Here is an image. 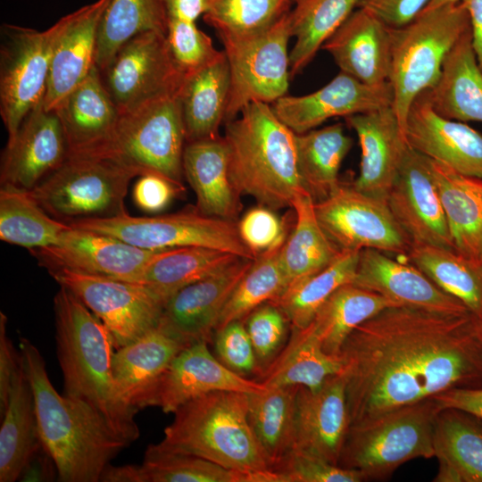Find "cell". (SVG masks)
I'll use <instances>...</instances> for the list:
<instances>
[{"label": "cell", "instance_id": "cell-1", "mask_svg": "<svg viewBox=\"0 0 482 482\" xmlns=\"http://www.w3.org/2000/svg\"><path fill=\"white\" fill-rule=\"evenodd\" d=\"M339 358L353 425L453 388L482 387V321L389 306L349 335Z\"/></svg>", "mask_w": 482, "mask_h": 482}, {"label": "cell", "instance_id": "cell-2", "mask_svg": "<svg viewBox=\"0 0 482 482\" xmlns=\"http://www.w3.org/2000/svg\"><path fill=\"white\" fill-rule=\"evenodd\" d=\"M19 349L35 397L41 443L55 461L58 481L99 482L104 468L130 444L90 405L56 391L31 341L21 337Z\"/></svg>", "mask_w": 482, "mask_h": 482}, {"label": "cell", "instance_id": "cell-3", "mask_svg": "<svg viewBox=\"0 0 482 482\" xmlns=\"http://www.w3.org/2000/svg\"><path fill=\"white\" fill-rule=\"evenodd\" d=\"M56 352L63 395L95 409L129 444L140 436L137 409L121 397L113 379L114 340L104 323L69 289L54 298Z\"/></svg>", "mask_w": 482, "mask_h": 482}, {"label": "cell", "instance_id": "cell-4", "mask_svg": "<svg viewBox=\"0 0 482 482\" xmlns=\"http://www.w3.org/2000/svg\"><path fill=\"white\" fill-rule=\"evenodd\" d=\"M224 125L229 172L237 192L274 211L292 208L295 197L307 192L298 167L296 134L262 102L248 104Z\"/></svg>", "mask_w": 482, "mask_h": 482}, {"label": "cell", "instance_id": "cell-5", "mask_svg": "<svg viewBox=\"0 0 482 482\" xmlns=\"http://www.w3.org/2000/svg\"><path fill=\"white\" fill-rule=\"evenodd\" d=\"M157 445L256 475L262 482H280L250 426L246 393L213 391L187 402Z\"/></svg>", "mask_w": 482, "mask_h": 482}, {"label": "cell", "instance_id": "cell-6", "mask_svg": "<svg viewBox=\"0 0 482 482\" xmlns=\"http://www.w3.org/2000/svg\"><path fill=\"white\" fill-rule=\"evenodd\" d=\"M470 29L469 12L461 2L424 9L409 23L391 28L392 107L403 134L411 104L436 84L446 55Z\"/></svg>", "mask_w": 482, "mask_h": 482}, {"label": "cell", "instance_id": "cell-7", "mask_svg": "<svg viewBox=\"0 0 482 482\" xmlns=\"http://www.w3.org/2000/svg\"><path fill=\"white\" fill-rule=\"evenodd\" d=\"M440 406L434 398L350 425L337 465L381 480L404 462L434 457L433 435Z\"/></svg>", "mask_w": 482, "mask_h": 482}, {"label": "cell", "instance_id": "cell-8", "mask_svg": "<svg viewBox=\"0 0 482 482\" xmlns=\"http://www.w3.org/2000/svg\"><path fill=\"white\" fill-rule=\"evenodd\" d=\"M178 95L120 112L112 138L94 157L111 159L137 176L162 177L184 189L183 153L187 138Z\"/></svg>", "mask_w": 482, "mask_h": 482}, {"label": "cell", "instance_id": "cell-9", "mask_svg": "<svg viewBox=\"0 0 482 482\" xmlns=\"http://www.w3.org/2000/svg\"><path fill=\"white\" fill-rule=\"evenodd\" d=\"M137 174L107 158L67 156L31 191L52 217L66 223L127 212L125 197Z\"/></svg>", "mask_w": 482, "mask_h": 482}, {"label": "cell", "instance_id": "cell-10", "mask_svg": "<svg viewBox=\"0 0 482 482\" xmlns=\"http://www.w3.org/2000/svg\"><path fill=\"white\" fill-rule=\"evenodd\" d=\"M68 224L148 250L203 246L255 260L242 242L236 221L205 215L196 208L153 217H133L125 212L108 218L77 220Z\"/></svg>", "mask_w": 482, "mask_h": 482}, {"label": "cell", "instance_id": "cell-11", "mask_svg": "<svg viewBox=\"0 0 482 482\" xmlns=\"http://www.w3.org/2000/svg\"><path fill=\"white\" fill-rule=\"evenodd\" d=\"M290 11L259 33L221 41L230 71L224 124L236 119L250 103L271 104L286 96L291 78Z\"/></svg>", "mask_w": 482, "mask_h": 482}, {"label": "cell", "instance_id": "cell-12", "mask_svg": "<svg viewBox=\"0 0 482 482\" xmlns=\"http://www.w3.org/2000/svg\"><path fill=\"white\" fill-rule=\"evenodd\" d=\"M63 25L46 30L4 23L0 44V114L14 137L22 120L46 94L53 51Z\"/></svg>", "mask_w": 482, "mask_h": 482}, {"label": "cell", "instance_id": "cell-13", "mask_svg": "<svg viewBox=\"0 0 482 482\" xmlns=\"http://www.w3.org/2000/svg\"><path fill=\"white\" fill-rule=\"evenodd\" d=\"M49 273L104 323L116 350L158 327L166 302L146 285L67 269Z\"/></svg>", "mask_w": 482, "mask_h": 482}, {"label": "cell", "instance_id": "cell-14", "mask_svg": "<svg viewBox=\"0 0 482 482\" xmlns=\"http://www.w3.org/2000/svg\"><path fill=\"white\" fill-rule=\"evenodd\" d=\"M100 73L120 112L178 95L185 78L171 55L166 34L157 31L130 38Z\"/></svg>", "mask_w": 482, "mask_h": 482}, {"label": "cell", "instance_id": "cell-15", "mask_svg": "<svg viewBox=\"0 0 482 482\" xmlns=\"http://www.w3.org/2000/svg\"><path fill=\"white\" fill-rule=\"evenodd\" d=\"M318 220L340 251L376 249L407 253L411 242L395 220L386 199L340 184L315 203Z\"/></svg>", "mask_w": 482, "mask_h": 482}, {"label": "cell", "instance_id": "cell-16", "mask_svg": "<svg viewBox=\"0 0 482 482\" xmlns=\"http://www.w3.org/2000/svg\"><path fill=\"white\" fill-rule=\"evenodd\" d=\"M160 251L71 226L55 245L30 250L48 271L67 269L138 284L145 267Z\"/></svg>", "mask_w": 482, "mask_h": 482}, {"label": "cell", "instance_id": "cell-17", "mask_svg": "<svg viewBox=\"0 0 482 482\" xmlns=\"http://www.w3.org/2000/svg\"><path fill=\"white\" fill-rule=\"evenodd\" d=\"M386 201L411 245L454 250L428 159L411 146L405 152Z\"/></svg>", "mask_w": 482, "mask_h": 482}, {"label": "cell", "instance_id": "cell-18", "mask_svg": "<svg viewBox=\"0 0 482 482\" xmlns=\"http://www.w3.org/2000/svg\"><path fill=\"white\" fill-rule=\"evenodd\" d=\"M266 389L261 382L248 379L222 364L212 354L208 342L199 341L183 348L154 386L142 397L137 409L159 407L165 413L213 391L253 393Z\"/></svg>", "mask_w": 482, "mask_h": 482}, {"label": "cell", "instance_id": "cell-19", "mask_svg": "<svg viewBox=\"0 0 482 482\" xmlns=\"http://www.w3.org/2000/svg\"><path fill=\"white\" fill-rule=\"evenodd\" d=\"M253 261L238 258L219 272L176 292L166 303L158 328L185 345L209 343L224 305Z\"/></svg>", "mask_w": 482, "mask_h": 482}, {"label": "cell", "instance_id": "cell-20", "mask_svg": "<svg viewBox=\"0 0 482 482\" xmlns=\"http://www.w3.org/2000/svg\"><path fill=\"white\" fill-rule=\"evenodd\" d=\"M390 83L366 85L340 71L328 84L304 96H284L270 104L276 116L295 134L317 129L326 120L392 106Z\"/></svg>", "mask_w": 482, "mask_h": 482}, {"label": "cell", "instance_id": "cell-21", "mask_svg": "<svg viewBox=\"0 0 482 482\" xmlns=\"http://www.w3.org/2000/svg\"><path fill=\"white\" fill-rule=\"evenodd\" d=\"M68 156L62 123L43 102L22 120L14 137L7 141L1 159V185L32 190Z\"/></svg>", "mask_w": 482, "mask_h": 482}, {"label": "cell", "instance_id": "cell-22", "mask_svg": "<svg viewBox=\"0 0 482 482\" xmlns=\"http://www.w3.org/2000/svg\"><path fill=\"white\" fill-rule=\"evenodd\" d=\"M409 146L469 177L482 179V135L462 121L438 114L429 89L411 104L404 130Z\"/></svg>", "mask_w": 482, "mask_h": 482}, {"label": "cell", "instance_id": "cell-23", "mask_svg": "<svg viewBox=\"0 0 482 482\" xmlns=\"http://www.w3.org/2000/svg\"><path fill=\"white\" fill-rule=\"evenodd\" d=\"M353 285L378 294L397 305L449 313L470 312L413 264L394 260L384 252H360Z\"/></svg>", "mask_w": 482, "mask_h": 482}, {"label": "cell", "instance_id": "cell-24", "mask_svg": "<svg viewBox=\"0 0 482 482\" xmlns=\"http://www.w3.org/2000/svg\"><path fill=\"white\" fill-rule=\"evenodd\" d=\"M349 427L345 382L341 373L328 377L315 391L299 386L295 449L337 465Z\"/></svg>", "mask_w": 482, "mask_h": 482}, {"label": "cell", "instance_id": "cell-25", "mask_svg": "<svg viewBox=\"0 0 482 482\" xmlns=\"http://www.w3.org/2000/svg\"><path fill=\"white\" fill-rule=\"evenodd\" d=\"M361 148L360 171L352 184L368 195L386 199L409 146L392 106L345 118Z\"/></svg>", "mask_w": 482, "mask_h": 482}, {"label": "cell", "instance_id": "cell-26", "mask_svg": "<svg viewBox=\"0 0 482 482\" xmlns=\"http://www.w3.org/2000/svg\"><path fill=\"white\" fill-rule=\"evenodd\" d=\"M111 1L96 0L62 17L43 100L46 110L54 111L96 65L98 29Z\"/></svg>", "mask_w": 482, "mask_h": 482}, {"label": "cell", "instance_id": "cell-27", "mask_svg": "<svg viewBox=\"0 0 482 482\" xmlns=\"http://www.w3.org/2000/svg\"><path fill=\"white\" fill-rule=\"evenodd\" d=\"M340 71L372 87L389 82L391 27L371 12L356 8L321 47Z\"/></svg>", "mask_w": 482, "mask_h": 482}, {"label": "cell", "instance_id": "cell-28", "mask_svg": "<svg viewBox=\"0 0 482 482\" xmlns=\"http://www.w3.org/2000/svg\"><path fill=\"white\" fill-rule=\"evenodd\" d=\"M54 111L63 129L68 156L96 155L112 138L120 118L96 65Z\"/></svg>", "mask_w": 482, "mask_h": 482}, {"label": "cell", "instance_id": "cell-29", "mask_svg": "<svg viewBox=\"0 0 482 482\" xmlns=\"http://www.w3.org/2000/svg\"><path fill=\"white\" fill-rule=\"evenodd\" d=\"M183 173L196 197V209L208 216L229 220L238 218L240 195L229 172L228 147L223 137L187 143Z\"/></svg>", "mask_w": 482, "mask_h": 482}, {"label": "cell", "instance_id": "cell-30", "mask_svg": "<svg viewBox=\"0 0 482 482\" xmlns=\"http://www.w3.org/2000/svg\"><path fill=\"white\" fill-rule=\"evenodd\" d=\"M438 461L435 482H482V420L446 408L437 413L433 435Z\"/></svg>", "mask_w": 482, "mask_h": 482}, {"label": "cell", "instance_id": "cell-31", "mask_svg": "<svg viewBox=\"0 0 482 482\" xmlns=\"http://www.w3.org/2000/svg\"><path fill=\"white\" fill-rule=\"evenodd\" d=\"M428 159L454 250L482 261V179L462 175Z\"/></svg>", "mask_w": 482, "mask_h": 482}, {"label": "cell", "instance_id": "cell-32", "mask_svg": "<svg viewBox=\"0 0 482 482\" xmlns=\"http://www.w3.org/2000/svg\"><path fill=\"white\" fill-rule=\"evenodd\" d=\"M429 96L435 111L445 118L482 122V70L472 46L471 29L446 55Z\"/></svg>", "mask_w": 482, "mask_h": 482}, {"label": "cell", "instance_id": "cell-33", "mask_svg": "<svg viewBox=\"0 0 482 482\" xmlns=\"http://www.w3.org/2000/svg\"><path fill=\"white\" fill-rule=\"evenodd\" d=\"M186 346L156 327L118 348L112 356V370L123 400L137 409L142 397Z\"/></svg>", "mask_w": 482, "mask_h": 482}, {"label": "cell", "instance_id": "cell-34", "mask_svg": "<svg viewBox=\"0 0 482 482\" xmlns=\"http://www.w3.org/2000/svg\"><path fill=\"white\" fill-rule=\"evenodd\" d=\"M229 92L230 71L225 53L205 68L185 76L178 96L187 143L220 136Z\"/></svg>", "mask_w": 482, "mask_h": 482}, {"label": "cell", "instance_id": "cell-35", "mask_svg": "<svg viewBox=\"0 0 482 482\" xmlns=\"http://www.w3.org/2000/svg\"><path fill=\"white\" fill-rule=\"evenodd\" d=\"M41 445L35 397L21 360L1 418L0 481L18 480L24 465Z\"/></svg>", "mask_w": 482, "mask_h": 482}, {"label": "cell", "instance_id": "cell-36", "mask_svg": "<svg viewBox=\"0 0 482 482\" xmlns=\"http://www.w3.org/2000/svg\"><path fill=\"white\" fill-rule=\"evenodd\" d=\"M292 209L295 224L279 253L287 286L325 269L342 252L321 228L308 192L295 197Z\"/></svg>", "mask_w": 482, "mask_h": 482}, {"label": "cell", "instance_id": "cell-37", "mask_svg": "<svg viewBox=\"0 0 482 482\" xmlns=\"http://www.w3.org/2000/svg\"><path fill=\"white\" fill-rule=\"evenodd\" d=\"M339 357L328 354L309 326L292 328L288 342L261 376L266 387L303 386L318 390L330 376L340 373Z\"/></svg>", "mask_w": 482, "mask_h": 482}, {"label": "cell", "instance_id": "cell-38", "mask_svg": "<svg viewBox=\"0 0 482 482\" xmlns=\"http://www.w3.org/2000/svg\"><path fill=\"white\" fill-rule=\"evenodd\" d=\"M298 389L272 386L247 394L250 426L274 472L295 448Z\"/></svg>", "mask_w": 482, "mask_h": 482}, {"label": "cell", "instance_id": "cell-39", "mask_svg": "<svg viewBox=\"0 0 482 482\" xmlns=\"http://www.w3.org/2000/svg\"><path fill=\"white\" fill-rule=\"evenodd\" d=\"M295 142L303 186L315 203L322 201L340 184L339 170L353 139L337 122L296 134Z\"/></svg>", "mask_w": 482, "mask_h": 482}, {"label": "cell", "instance_id": "cell-40", "mask_svg": "<svg viewBox=\"0 0 482 482\" xmlns=\"http://www.w3.org/2000/svg\"><path fill=\"white\" fill-rule=\"evenodd\" d=\"M407 255L411 264L482 321V261L430 245H411Z\"/></svg>", "mask_w": 482, "mask_h": 482}, {"label": "cell", "instance_id": "cell-41", "mask_svg": "<svg viewBox=\"0 0 482 482\" xmlns=\"http://www.w3.org/2000/svg\"><path fill=\"white\" fill-rule=\"evenodd\" d=\"M238 258L242 257L203 246L163 249L147 264L139 284L148 286L167 303L181 288L219 272Z\"/></svg>", "mask_w": 482, "mask_h": 482}, {"label": "cell", "instance_id": "cell-42", "mask_svg": "<svg viewBox=\"0 0 482 482\" xmlns=\"http://www.w3.org/2000/svg\"><path fill=\"white\" fill-rule=\"evenodd\" d=\"M397 305L386 297L352 283L337 289L308 325L329 355L339 357L349 335L383 309Z\"/></svg>", "mask_w": 482, "mask_h": 482}, {"label": "cell", "instance_id": "cell-43", "mask_svg": "<svg viewBox=\"0 0 482 482\" xmlns=\"http://www.w3.org/2000/svg\"><path fill=\"white\" fill-rule=\"evenodd\" d=\"M70 225L38 204L30 190L12 185L0 188V239L29 250L55 245Z\"/></svg>", "mask_w": 482, "mask_h": 482}, {"label": "cell", "instance_id": "cell-44", "mask_svg": "<svg viewBox=\"0 0 482 482\" xmlns=\"http://www.w3.org/2000/svg\"><path fill=\"white\" fill-rule=\"evenodd\" d=\"M358 0H295L289 13L295 38L289 52L294 77L311 62L324 43L356 9Z\"/></svg>", "mask_w": 482, "mask_h": 482}, {"label": "cell", "instance_id": "cell-45", "mask_svg": "<svg viewBox=\"0 0 482 482\" xmlns=\"http://www.w3.org/2000/svg\"><path fill=\"white\" fill-rule=\"evenodd\" d=\"M168 23L164 0H112L98 29L96 67L104 70L121 46L138 34H167Z\"/></svg>", "mask_w": 482, "mask_h": 482}, {"label": "cell", "instance_id": "cell-46", "mask_svg": "<svg viewBox=\"0 0 482 482\" xmlns=\"http://www.w3.org/2000/svg\"><path fill=\"white\" fill-rule=\"evenodd\" d=\"M361 251H342L320 271L294 282L270 303L287 318L292 328H303L340 287L353 283Z\"/></svg>", "mask_w": 482, "mask_h": 482}, {"label": "cell", "instance_id": "cell-47", "mask_svg": "<svg viewBox=\"0 0 482 482\" xmlns=\"http://www.w3.org/2000/svg\"><path fill=\"white\" fill-rule=\"evenodd\" d=\"M283 244L255 258L224 305L215 331L230 322L245 320L253 310L274 300L287 288V282L279 260Z\"/></svg>", "mask_w": 482, "mask_h": 482}, {"label": "cell", "instance_id": "cell-48", "mask_svg": "<svg viewBox=\"0 0 482 482\" xmlns=\"http://www.w3.org/2000/svg\"><path fill=\"white\" fill-rule=\"evenodd\" d=\"M141 482H262L260 477L232 470L202 457L151 444L140 465Z\"/></svg>", "mask_w": 482, "mask_h": 482}, {"label": "cell", "instance_id": "cell-49", "mask_svg": "<svg viewBox=\"0 0 482 482\" xmlns=\"http://www.w3.org/2000/svg\"><path fill=\"white\" fill-rule=\"evenodd\" d=\"M295 0H212L204 21L220 40L259 33L289 12Z\"/></svg>", "mask_w": 482, "mask_h": 482}, {"label": "cell", "instance_id": "cell-50", "mask_svg": "<svg viewBox=\"0 0 482 482\" xmlns=\"http://www.w3.org/2000/svg\"><path fill=\"white\" fill-rule=\"evenodd\" d=\"M166 38L171 55L184 76L205 68L224 53L214 47L211 37L198 29L195 22L169 19Z\"/></svg>", "mask_w": 482, "mask_h": 482}, {"label": "cell", "instance_id": "cell-51", "mask_svg": "<svg viewBox=\"0 0 482 482\" xmlns=\"http://www.w3.org/2000/svg\"><path fill=\"white\" fill-rule=\"evenodd\" d=\"M245 323L262 376L278 356L290 323L284 312L270 302L253 310Z\"/></svg>", "mask_w": 482, "mask_h": 482}, {"label": "cell", "instance_id": "cell-52", "mask_svg": "<svg viewBox=\"0 0 482 482\" xmlns=\"http://www.w3.org/2000/svg\"><path fill=\"white\" fill-rule=\"evenodd\" d=\"M275 472L280 482H361L364 476L356 470L333 464L319 456L293 449Z\"/></svg>", "mask_w": 482, "mask_h": 482}, {"label": "cell", "instance_id": "cell-53", "mask_svg": "<svg viewBox=\"0 0 482 482\" xmlns=\"http://www.w3.org/2000/svg\"><path fill=\"white\" fill-rule=\"evenodd\" d=\"M288 219H280L274 210L259 205L248 210L237 223L242 242L256 258L285 242Z\"/></svg>", "mask_w": 482, "mask_h": 482}, {"label": "cell", "instance_id": "cell-54", "mask_svg": "<svg viewBox=\"0 0 482 482\" xmlns=\"http://www.w3.org/2000/svg\"><path fill=\"white\" fill-rule=\"evenodd\" d=\"M216 357L232 371L246 377L260 376V370L253 346L247 333L245 320L229 323L214 332Z\"/></svg>", "mask_w": 482, "mask_h": 482}, {"label": "cell", "instance_id": "cell-55", "mask_svg": "<svg viewBox=\"0 0 482 482\" xmlns=\"http://www.w3.org/2000/svg\"><path fill=\"white\" fill-rule=\"evenodd\" d=\"M133 188V200L144 212L156 213L163 211L178 193L184 189L170 180L153 174L139 176Z\"/></svg>", "mask_w": 482, "mask_h": 482}, {"label": "cell", "instance_id": "cell-56", "mask_svg": "<svg viewBox=\"0 0 482 482\" xmlns=\"http://www.w3.org/2000/svg\"><path fill=\"white\" fill-rule=\"evenodd\" d=\"M429 0H358L356 8L364 9L391 28L411 21Z\"/></svg>", "mask_w": 482, "mask_h": 482}, {"label": "cell", "instance_id": "cell-57", "mask_svg": "<svg viewBox=\"0 0 482 482\" xmlns=\"http://www.w3.org/2000/svg\"><path fill=\"white\" fill-rule=\"evenodd\" d=\"M7 318L0 312V416H4L15 374L20 367L21 355L6 333Z\"/></svg>", "mask_w": 482, "mask_h": 482}, {"label": "cell", "instance_id": "cell-58", "mask_svg": "<svg viewBox=\"0 0 482 482\" xmlns=\"http://www.w3.org/2000/svg\"><path fill=\"white\" fill-rule=\"evenodd\" d=\"M434 399L441 409L461 410L482 420V387L453 388L436 395Z\"/></svg>", "mask_w": 482, "mask_h": 482}, {"label": "cell", "instance_id": "cell-59", "mask_svg": "<svg viewBox=\"0 0 482 482\" xmlns=\"http://www.w3.org/2000/svg\"><path fill=\"white\" fill-rule=\"evenodd\" d=\"M18 480L21 482L58 481L55 461L43 445L29 457Z\"/></svg>", "mask_w": 482, "mask_h": 482}, {"label": "cell", "instance_id": "cell-60", "mask_svg": "<svg viewBox=\"0 0 482 482\" xmlns=\"http://www.w3.org/2000/svg\"><path fill=\"white\" fill-rule=\"evenodd\" d=\"M212 0H164L169 19L195 22L210 9Z\"/></svg>", "mask_w": 482, "mask_h": 482}, {"label": "cell", "instance_id": "cell-61", "mask_svg": "<svg viewBox=\"0 0 482 482\" xmlns=\"http://www.w3.org/2000/svg\"><path fill=\"white\" fill-rule=\"evenodd\" d=\"M469 12L472 46L478 63L482 70V0H461Z\"/></svg>", "mask_w": 482, "mask_h": 482}, {"label": "cell", "instance_id": "cell-62", "mask_svg": "<svg viewBox=\"0 0 482 482\" xmlns=\"http://www.w3.org/2000/svg\"><path fill=\"white\" fill-rule=\"evenodd\" d=\"M102 482H141L140 465L114 466L109 463L103 470Z\"/></svg>", "mask_w": 482, "mask_h": 482}, {"label": "cell", "instance_id": "cell-63", "mask_svg": "<svg viewBox=\"0 0 482 482\" xmlns=\"http://www.w3.org/2000/svg\"><path fill=\"white\" fill-rule=\"evenodd\" d=\"M457 2H461V0H429L428 4L426 5L424 9H427V10L433 9L445 4L457 3Z\"/></svg>", "mask_w": 482, "mask_h": 482}]
</instances>
